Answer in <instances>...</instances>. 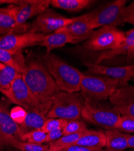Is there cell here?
<instances>
[{"label": "cell", "instance_id": "cell-1", "mask_svg": "<svg viewBox=\"0 0 134 151\" xmlns=\"http://www.w3.org/2000/svg\"><path fill=\"white\" fill-rule=\"evenodd\" d=\"M22 79L38 100L40 111L46 115L52 105L53 96L60 91L52 76L39 60H33L27 65Z\"/></svg>", "mask_w": 134, "mask_h": 151}, {"label": "cell", "instance_id": "cell-2", "mask_svg": "<svg viewBox=\"0 0 134 151\" xmlns=\"http://www.w3.org/2000/svg\"><path fill=\"white\" fill-rule=\"evenodd\" d=\"M42 62L60 91L77 93L80 90L83 74L78 69L52 53H46Z\"/></svg>", "mask_w": 134, "mask_h": 151}, {"label": "cell", "instance_id": "cell-3", "mask_svg": "<svg viewBox=\"0 0 134 151\" xmlns=\"http://www.w3.org/2000/svg\"><path fill=\"white\" fill-rule=\"evenodd\" d=\"M84 100L81 117L85 121L106 130L115 129L120 114L111 104H105V100Z\"/></svg>", "mask_w": 134, "mask_h": 151}, {"label": "cell", "instance_id": "cell-4", "mask_svg": "<svg viewBox=\"0 0 134 151\" xmlns=\"http://www.w3.org/2000/svg\"><path fill=\"white\" fill-rule=\"evenodd\" d=\"M85 100L77 93L60 91L52 97V105L47 113L48 118L80 120Z\"/></svg>", "mask_w": 134, "mask_h": 151}, {"label": "cell", "instance_id": "cell-5", "mask_svg": "<svg viewBox=\"0 0 134 151\" xmlns=\"http://www.w3.org/2000/svg\"><path fill=\"white\" fill-rule=\"evenodd\" d=\"M123 85L118 80L105 76H90L83 74L80 90L83 99L92 100H106Z\"/></svg>", "mask_w": 134, "mask_h": 151}, {"label": "cell", "instance_id": "cell-6", "mask_svg": "<svg viewBox=\"0 0 134 151\" xmlns=\"http://www.w3.org/2000/svg\"><path fill=\"white\" fill-rule=\"evenodd\" d=\"M126 3L125 0H115L87 14L90 27L94 30L104 26L116 27L123 25L125 22L121 15V11Z\"/></svg>", "mask_w": 134, "mask_h": 151}, {"label": "cell", "instance_id": "cell-7", "mask_svg": "<svg viewBox=\"0 0 134 151\" xmlns=\"http://www.w3.org/2000/svg\"><path fill=\"white\" fill-rule=\"evenodd\" d=\"M125 39V32L115 27L104 26L94 32L85 43V47L90 51L111 50L120 45Z\"/></svg>", "mask_w": 134, "mask_h": 151}, {"label": "cell", "instance_id": "cell-8", "mask_svg": "<svg viewBox=\"0 0 134 151\" xmlns=\"http://www.w3.org/2000/svg\"><path fill=\"white\" fill-rule=\"evenodd\" d=\"M78 18L79 17L67 18L52 9H47L36 18L28 32L43 34L53 33L60 29L68 26Z\"/></svg>", "mask_w": 134, "mask_h": 151}, {"label": "cell", "instance_id": "cell-9", "mask_svg": "<svg viewBox=\"0 0 134 151\" xmlns=\"http://www.w3.org/2000/svg\"><path fill=\"white\" fill-rule=\"evenodd\" d=\"M0 92L4 94L11 102L22 106L27 112L34 109L40 111L38 100L29 89L22 77L12 82L9 89L0 90Z\"/></svg>", "mask_w": 134, "mask_h": 151}, {"label": "cell", "instance_id": "cell-10", "mask_svg": "<svg viewBox=\"0 0 134 151\" xmlns=\"http://www.w3.org/2000/svg\"><path fill=\"white\" fill-rule=\"evenodd\" d=\"M50 5V0H24L9 5L7 8L16 21L24 25L28 19L41 14Z\"/></svg>", "mask_w": 134, "mask_h": 151}, {"label": "cell", "instance_id": "cell-11", "mask_svg": "<svg viewBox=\"0 0 134 151\" xmlns=\"http://www.w3.org/2000/svg\"><path fill=\"white\" fill-rule=\"evenodd\" d=\"M45 35L27 32L22 34L9 33L0 36V48L16 53L28 47L39 45Z\"/></svg>", "mask_w": 134, "mask_h": 151}, {"label": "cell", "instance_id": "cell-12", "mask_svg": "<svg viewBox=\"0 0 134 151\" xmlns=\"http://www.w3.org/2000/svg\"><path fill=\"white\" fill-rule=\"evenodd\" d=\"M83 64L87 67L88 73L118 80L123 86L128 85V82L134 77V64L121 67H107L89 62Z\"/></svg>", "mask_w": 134, "mask_h": 151}, {"label": "cell", "instance_id": "cell-13", "mask_svg": "<svg viewBox=\"0 0 134 151\" xmlns=\"http://www.w3.org/2000/svg\"><path fill=\"white\" fill-rule=\"evenodd\" d=\"M109 99L120 114L134 117V86L129 85L121 86Z\"/></svg>", "mask_w": 134, "mask_h": 151}, {"label": "cell", "instance_id": "cell-14", "mask_svg": "<svg viewBox=\"0 0 134 151\" xmlns=\"http://www.w3.org/2000/svg\"><path fill=\"white\" fill-rule=\"evenodd\" d=\"M59 30L68 33L73 40L72 44H77L89 40L95 32L90 26L87 14L79 17V18L75 22Z\"/></svg>", "mask_w": 134, "mask_h": 151}, {"label": "cell", "instance_id": "cell-15", "mask_svg": "<svg viewBox=\"0 0 134 151\" xmlns=\"http://www.w3.org/2000/svg\"><path fill=\"white\" fill-rule=\"evenodd\" d=\"M28 30V25L18 24L7 7L0 8V35L9 33L22 34Z\"/></svg>", "mask_w": 134, "mask_h": 151}, {"label": "cell", "instance_id": "cell-16", "mask_svg": "<svg viewBox=\"0 0 134 151\" xmlns=\"http://www.w3.org/2000/svg\"><path fill=\"white\" fill-rule=\"evenodd\" d=\"M22 135L19 125L11 119L7 108L0 106V140L6 135H12L19 140Z\"/></svg>", "mask_w": 134, "mask_h": 151}, {"label": "cell", "instance_id": "cell-17", "mask_svg": "<svg viewBox=\"0 0 134 151\" xmlns=\"http://www.w3.org/2000/svg\"><path fill=\"white\" fill-rule=\"evenodd\" d=\"M125 34V41L117 47L101 53L96 60V64H99L104 60L112 59L119 55H128L129 50L134 47V28L128 30Z\"/></svg>", "mask_w": 134, "mask_h": 151}, {"label": "cell", "instance_id": "cell-18", "mask_svg": "<svg viewBox=\"0 0 134 151\" xmlns=\"http://www.w3.org/2000/svg\"><path fill=\"white\" fill-rule=\"evenodd\" d=\"M106 151H123L128 147V139L130 135L116 129L106 130Z\"/></svg>", "mask_w": 134, "mask_h": 151}, {"label": "cell", "instance_id": "cell-19", "mask_svg": "<svg viewBox=\"0 0 134 151\" xmlns=\"http://www.w3.org/2000/svg\"><path fill=\"white\" fill-rule=\"evenodd\" d=\"M72 37L67 32L57 30L54 33L45 35L39 45L44 47L47 53H50L53 49L64 47L66 44H72Z\"/></svg>", "mask_w": 134, "mask_h": 151}, {"label": "cell", "instance_id": "cell-20", "mask_svg": "<svg viewBox=\"0 0 134 151\" xmlns=\"http://www.w3.org/2000/svg\"><path fill=\"white\" fill-rule=\"evenodd\" d=\"M47 119V116L39 110L34 109L27 112L25 120L19 127L22 134L41 129Z\"/></svg>", "mask_w": 134, "mask_h": 151}, {"label": "cell", "instance_id": "cell-21", "mask_svg": "<svg viewBox=\"0 0 134 151\" xmlns=\"http://www.w3.org/2000/svg\"><path fill=\"white\" fill-rule=\"evenodd\" d=\"M73 145L103 148L106 146L105 133L102 130L87 129Z\"/></svg>", "mask_w": 134, "mask_h": 151}, {"label": "cell", "instance_id": "cell-22", "mask_svg": "<svg viewBox=\"0 0 134 151\" xmlns=\"http://www.w3.org/2000/svg\"><path fill=\"white\" fill-rule=\"evenodd\" d=\"M0 62L14 68L22 74L27 70L23 55L21 52L12 53L0 48Z\"/></svg>", "mask_w": 134, "mask_h": 151}, {"label": "cell", "instance_id": "cell-23", "mask_svg": "<svg viewBox=\"0 0 134 151\" xmlns=\"http://www.w3.org/2000/svg\"><path fill=\"white\" fill-rule=\"evenodd\" d=\"M9 145L21 151H48L49 145H36L27 142H22L12 135H6L0 140V146Z\"/></svg>", "mask_w": 134, "mask_h": 151}, {"label": "cell", "instance_id": "cell-24", "mask_svg": "<svg viewBox=\"0 0 134 151\" xmlns=\"http://www.w3.org/2000/svg\"><path fill=\"white\" fill-rule=\"evenodd\" d=\"M93 2L90 0H50V4L53 7L68 12L82 10Z\"/></svg>", "mask_w": 134, "mask_h": 151}, {"label": "cell", "instance_id": "cell-25", "mask_svg": "<svg viewBox=\"0 0 134 151\" xmlns=\"http://www.w3.org/2000/svg\"><path fill=\"white\" fill-rule=\"evenodd\" d=\"M22 77V74L14 68L4 65L0 69V90L10 88L11 82Z\"/></svg>", "mask_w": 134, "mask_h": 151}, {"label": "cell", "instance_id": "cell-26", "mask_svg": "<svg viewBox=\"0 0 134 151\" xmlns=\"http://www.w3.org/2000/svg\"><path fill=\"white\" fill-rule=\"evenodd\" d=\"M85 131L74 134L63 135L59 139L50 143L49 149L48 151H60L73 145L79 139V138Z\"/></svg>", "mask_w": 134, "mask_h": 151}, {"label": "cell", "instance_id": "cell-27", "mask_svg": "<svg viewBox=\"0 0 134 151\" xmlns=\"http://www.w3.org/2000/svg\"><path fill=\"white\" fill-rule=\"evenodd\" d=\"M87 129V124L83 121L80 120H68L62 129L63 135L80 133Z\"/></svg>", "mask_w": 134, "mask_h": 151}, {"label": "cell", "instance_id": "cell-28", "mask_svg": "<svg viewBox=\"0 0 134 151\" xmlns=\"http://www.w3.org/2000/svg\"><path fill=\"white\" fill-rule=\"evenodd\" d=\"M46 137V133L41 129L36 130L29 133L23 134L20 139L22 142H26L27 143H30L32 144L42 145L44 143Z\"/></svg>", "mask_w": 134, "mask_h": 151}, {"label": "cell", "instance_id": "cell-29", "mask_svg": "<svg viewBox=\"0 0 134 151\" xmlns=\"http://www.w3.org/2000/svg\"><path fill=\"white\" fill-rule=\"evenodd\" d=\"M115 129L122 132H134V117L130 116H120Z\"/></svg>", "mask_w": 134, "mask_h": 151}, {"label": "cell", "instance_id": "cell-30", "mask_svg": "<svg viewBox=\"0 0 134 151\" xmlns=\"http://www.w3.org/2000/svg\"><path fill=\"white\" fill-rule=\"evenodd\" d=\"M68 120L64 119L48 118L44 123L41 130L45 133H48L56 129H62Z\"/></svg>", "mask_w": 134, "mask_h": 151}, {"label": "cell", "instance_id": "cell-31", "mask_svg": "<svg viewBox=\"0 0 134 151\" xmlns=\"http://www.w3.org/2000/svg\"><path fill=\"white\" fill-rule=\"evenodd\" d=\"M10 117L18 125L21 124L25 120L27 111L20 106H16L12 108L9 112Z\"/></svg>", "mask_w": 134, "mask_h": 151}, {"label": "cell", "instance_id": "cell-32", "mask_svg": "<svg viewBox=\"0 0 134 151\" xmlns=\"http://www.w3.org/2000/svg\"><path fill=\"white\" fill-rule=\"evenodd\" d=\"M121 15L125 22H128L134 26V1L123 9Z\"/></svg>", "mask_w": 134, "mask_h": 151}, {"label": "cell", "instance_id": "cell-33", "mask_svg": "<svg viewBox=\"0 0 134 151\" xmlns=\"http://www.w3.org/2000/svg\"><path fill=\"white\" fill-rule=\"evenodd\" d=\"M60 151H106L103 148H94L79 145H72Z\"/></svg>", "mask_w": 134, "mask_h": 151}, {"label": "cell", "instance_id": "cell-34", "mask_svg": "<svg viewBox=\"0 0 134 151\" xmlns=\"http://www.w3.org/2000/svg\"><path fill=\"white\" fill-rule=\"evenodd\" d=\"M63 136V131L62 129H56L48 132L46 133V137L45 139V142H54L61 137Z\"/></svg>", "mask_w": 134, "mask_h": 151}, {"label": "cell", "instance_id": "cell-35", "mask_svg": "<svg viewBox=\"0 0 134 151\" xmlns=\"http://www.w3.org/2000/svg\"><path fill=\"white\" fill-rule=\"evenodd\" d=\"M18 2L19 1H18V0H0V5L6 4H8L9 5L14 4L18 3Z\"/></svg>", "mask_w": 134, "mask_h": 151}, {"label": "cell", "instance_id": "cell-36", "mask_svg": "<svg viewBox=\"0 0 134 151\" xmlns=\"http://www.w3.org/2000/svg\"><path fill=\"white\" fill-rule=\"evenodd\" d=\"M128 147L134 149V135H129L128 139Z\"/></svg>", "mask_w": 134, "mask_h": 151}, {"label": "cell", "instance_id": "cell-37", "mask_svg": "<svg viewBox=\"0 0 134 151\" xmlns=\"http://www.w3.org/2000/svg\"><path fill=\"white\" fill-rule=\"evenodd\" d=\"M133 58H134V47H133L132 48H131L129 50L128 55H127L128 59H131Z\"/></svg>", "mask_w": 134, "mask_h": 151}, {"label": "cell", "instance_id": "cell-38", "mask_svg": "<svg viewBox=\"0 0 134 151\" xmlns=\"http://www.w3.org/2000/svg\"><path fill=\"white\" fill-rule=\"evenodd\" d=\"M132 79H134V77H133V78H132Z\"/></svg>", "mask_w": 134, "mask_h": 151}]
</instances>
